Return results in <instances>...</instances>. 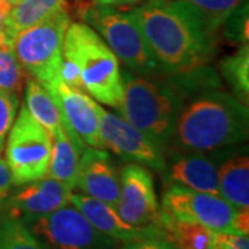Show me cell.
I'll list each match as a JSON object with an SVG mask.
<instances>
[{
    "label": "cell",
    "instance_id": "obj_1",
    "mask_svg": "<svg viewBox=\"0 0 249 249\" xmlns=\"http://www.w3.org/2000/svg\"><path fill=\"white\" fill-rule=\"evenodd\" d=\"M130 13L162 73L193 71L212 60L216 35L184 1L148 0Z\"/></svg>",
    "mask_w": 249,
    "mask_h": 249
},
{
    "label": "cell",
    "instance_id": "obj_2",
    "mask_svg": "<svg viewBox=\"0 0 249 249\" xmlns=\"http://www.w3.org/2000/svg\"><path fill=\"white\" fill-rule=\"evenodd\" d=\"M248 106L220 90L190 98L178 118L172 145L178 151H217L248 139Z\"/></svg>",
    "mask_w": 249,
    "mask_h": 249
},
{
    "label": "cell",
    "instance_id": "obj_3",
    "mask_svg": "<svg viewBox=\"0 0 249 249\" xmlns=\"http://www.w3.org/2000/svg\"><path fill=\"white\" fill-rule=\"evenodd\" d=\"M122 82L124 96L119 107L122 118L160 148H166L172 142L187 97L169 75L165 78L140 76L124 70Z\"/></svg>",
    "mask_w": 249,
    "mask_h": 249
},
{
    "label": "cell",
    "instance_id": "obj_4",
    "mask_svg": "<svg viewBox=\"0 0 249 249\" xmlns=\"http://www.w3.org/2000/svg\"><path fill=\"white\" fill-rule=\"evenodd\" d=\"M62 58L76 65L83 91L98 103L119 109L124 96L119 60L93 28L70 22L62 40Z\"/></svg>",
    "mask_w": 249,
    "mask_h": 249
},
{
    "label": "cell",
    "instance_id": "obj_5",
    "mask_svg": "<svg viewBox=\"0 0 249 249\" xmlns=\"http://www.w3.org/2000/svg\"><path fill=\"white\" fill-rule=\"evenodd\" d=\"M79 16L104 39L129 71L140 76L162 73L130 11L124 13L114 6L93 3L83 6Z\"/></svg>",
    "mask_w": 249,
    "mask_h": 249
},
{
    "label": "cell",
    "instance_id": "obj_6",
    "mask_svg": "<svg viewBox=\"0 0 249 249\" xmlns=\"http://www.w3.org/2000/svg\"><path fill=\"white\" fill-rule=\"evenodd\" d=\"M70 22L68 10H61L21 31L11 46L29 78L39 82L46 90L60 82L62 40Z\"/></svg>",
    "mask_w": 249,
    "mask_h": 249
},
{
    "label": "cell",
    "instance_id": "obj_7",
    "mask_svg": "<svg viewBox=\"0 0 249 249\" xmlns=\"http://www.w3.org/2000/svg\"><path fill=\"white\" fill-rule=\"evenodd\" d=\"M7 136L6 163L13 184L19 187L46 178L53 140L25 107L19 109Z\"/></svg>",
    "mask_w": 249,
    "mask_h": 249
},
{
    "label": "cell",
    "instance_id": "obj_8",
    "mask_svg": "<svg viewBox=\"0 0 249 249\" xmlns=\"http://www.w3.org/2000/svg\"><path fill=\"white\" fill-rule=\"evenodd\" d=\"M25 226L46 249H111L116 245L114 238L98 231L68 205Z\"/></svg>",
    "mask_w": 249,
    "mask_h": 249
},
{
    "label": "cell",
    "instance_id": "obj_9",
    "mask_svg": "<svg viewBox=\"0 0 249 249\" xmlns=\"http://www.w3.org/2000/svg\"><path fill=\"white\" fill-rule=\"evenodd\" d=\"M238 209L222 196L194 191L180 184H172L162 196L160 214L180 220L202 224L213 231H234Z\"/></svg>",
    "mask_w": 249,
    "mask_h": 249
},
{
    "label": "cell",
    "instance_id": "obj_10",
    "mask_svg": "<svg viewBox=\"0 0 249 249\" xmlns=\"http://www.w3.org/2000/svg\"><path fill=\"white\" fill-rule=\"evenodd\" d=\"M100 112V139L108 148L126 162H133L151 168L160 173L166 170L163 150L160 148L139 129L126 122L124 118L109 112L103 107Z\"/></svg>",
    "mask_w": 249,
    "mask_h": 249
},
{
    "label": "cell",
    "instance_id": "obj_11",
    "mask_svg": "<svg viewBox=\"0 0 249 249\" xmlns=\"http://www.w3.org/2000/svg\"><path fill=\"white\" fill-rule=\"evenodd\" d=\"M47 91L68 124L67 136L76 151H83L85 144L104 150L100 139V104L86 91L71 88L61 80Z\"/></svg>",
    "mask_w": 249,
    "mask_h": 249
},
{
    "label": "cell",
    "instance_id": "obj_12",
    "mask_svg": "<svg viewBox=\"0 0 249 249\" xmlns=\"http://www.w3.org/2000/svg\"><path fill=\"white\" fill-rule=\"evenodd\" d=\"M121 191L116 212L136 227L160 226V206L152 173L139 163H127L119 172Z\"/></svg>",
    "mask_w": 249,
    "mask_h": 249
},
{
    "label": "cell",
    "instance_id": "obj_13",
    "mask_svg": "<svg viewBox=\"0 0 249 249\" xmlns=\"http://www.w3.org/2000/svg\"><path fill=\"white\" fill-rule=\"evenodd\" d=\"M71 188L58 180L43 178L10 193L1 212L16 217L24 224L52 213L70 204Z\"/></svg>",
    "mask_w": 249,
    "mask_h": 249
},
{
    "label": "cell",
    "instance_id": "obj_14",
    "mask_svg": "<svg viewBox=\"0 0 249 249\" xmlns=\"http://www.w3.org/2000/svg\"><path fill=\"white\" fill-rule=\"evenodd\" d=\"M76 187L83 196L96 198L116 208L121 191V178L115 162L106 150L89 147L82 151Z\"/></svg>",
    "mask_w": 249,
    "mask_h": 249
},
{
    "label": "cell",
    "instance_id": "obj_15",
    "mask_svg": "<svg viewBox=\"0 0 249 249\" xmlns=\"http://www.w3.org/2000/svg\"><path fill=\"white\" fill-rule=\"evenodd\" d=\"M222 154L220 150L214 155H211V151L175 150L170 155V163H166L165 173L168 175V181L170 184H180L194 191L219 196L217 158Z\"/></svg>",
    "mask_w": 249,
    "mask_h": 249
},
{
    "label": "cell",
    "instance_id": "obj_16",
    "mask_svg": "<svg viewBox=\"0 0 249 249\" xmlns=\"http://www.w3.org/2000/svg\"><path fill=\"white\" fill-rule=\"evenodd\" d=\"M70 204L73 205V208H76L98 231L114 238L115 241L130 242V241L144 240V238H154V237L165 238L160 226H147V227L132 226L124 222L118 214L115 208L109 206L106 202H101L96 198L71 193Z\"/></svg>",
    "mask_w": 249,
    "mask_h": 249
},
{
    "label": "cell",
    "instance_id": "obj_17",
    "mask_svg": "<svg viewBox=\"0 0 249 249\" xmlns=\"http://www.w3.org/2000/svg\"><path fill=\"white\" fill-rule=\"evenodd\" d=\"M219 196L235 209L249 208V160L245 154H227L217 169Z\"/></svg>",
    "mask_w": 249,
    "mask_h": 249
},
{
    "label": "cell",
    "instance_id": "obj_18",
    "mask_svg": "<svg viewBox=\"0 0 249 249\" xmlns=\"http://www.w3.org/2000/svg\"><path fill=\"white\" fill-rule=\"evenodd\" d=\"M61 10H68L67 0H21L13 7L9 21L1 31L6 46H13L16 36Z\"/></svg>",
    "mask_w": 249,
    "mask_h": 249
},
{
    "label": "cell",
    "instance_id": "obj_19",
    "mask_svg": "<svg viewBox=\"0 0 249 249\" xmlns=\"http://www.w3.org/2000/svg\"><path fill=\"white\" fill-rule=\"evenodd\" d=\"M52 154L46 178L58 180L68 188H76L79 152L60 126L52 137Z\"/></svg>",
    "mask_w": 249,
    "mask_h": 249
},
{
    "label": "cell",
    "instance_id": "obj_20",
    "mask_svg": "<svg viewBox=\"0 0 249 249\" xmlns=\"http://www.w3.org/2000/svg\"><path fill=\"white\" fill-rule=\"evenodd\" d=\"M160 226L165 238L178 249H211L214 231L202 224L180 222L160 214Z\"/></svg>",
    "mask_w": 249,
    "mask_h": 249
},
{
    "label": "cell",
    "instance_id": "obj_21",
    "mask_svg": "<svg viewBox=\"0 0 249 249\" xmlns=\"http://www.w3.org/2000/svg\"><path fill=\"white\" fill-rule=\"evenodd\" d=\"M25 85V108L36 122L45 127L53 137L55 130L61 126L60 109L55 106L50 93L39 82L28 78Z\"/></svg>",
    "mask_w": 249,
    "mask_h": 249
},
{
    "label": "cell",
    "instance_id": "obj_22",
    "mask_svg": "<svg viewBox=\"0 0 249 249\" xmlns=\"http://www.w3.org/2000/svg\"><path fill=\"white\" fill-rule=\"evenodd\" d=\"M220 71L224 79L230 85L234 97L242 104L249 103V46L244 43L240 49L226 57L220 62Z\"/></svg>",
    "mask_w": 249,
    "mask_h": 249
},
{
    "label": "cell",
    "instance_id": "obj_23",
    "mask_svg": "<svg viewBox=\"0 0 249 249\" xmlns=\"http://www.w3.org/2000/svg\"><path fill=\"white\" fill-rule=\"evenodd\" d=\"M188 4L202 19L205 27L217 35L224 21L235 10L245 3V0H181Z\"/></svg>",
    "mask_w": 249,
    "mask_h": 249
},
{
    "label": "cell",
    "instance_id": "obj_24",
    "mask_svg": "<svg viewBox=\"0 0 249 249\" xmlns=\"http://www.w3.org/2000/svg\"><path fill=\"white\" fill-rule=\"evenodd\" d=\"M0 249H46L24 223L0 212Z\"/></svg>",
    "mask_w": 249,
    "mask_h": 249
},
{
    "label": "cell",
    "instance_id": "obj_25",
    "mask_svg": "<svg viewBox=\"0 0 249 249\" xmlns=\"http://www.w3.org/2000/svg\"><path fill=\"white\" fill-rule=\"evenodd\" d=\"M29 75L22 68L11 46H0V90L22 94Z\"/></svg>",
    "mask_w": 249,
    "mask_h": 249
},
{
    "label": "cell",
    "instance_id": "obj_26",
    "mask_svg": "<svg viewBox=\"0 0 249 249\" xmlns=\"http://www.w3.org/2000/svg\"><path fill=\"white\" fill-rule=\"evenodd\" d=\"M223 35L230 43H248V3L245 1L242 6L232 13L222 25Z\"/></svg>",
    "mask_w": 249,
    "mask_h": 249
},
{
    "label": "cell",
    "instance_id": "obj_27",
    "mask_svg": "<svg viewBox=\"0 0 249 249\" xmlns=\"http://www.w3.org/2000/svg\"><path fill=\"white\" fill-rule=\"evenodd\" d=\"M19 97L14 93L0 90V154L3 152L6 139L17 115Z\"/></svg>",
    "mask_w": 249,
    "mask_h": 249
},
{
    "label": "cell",
    "instance_id": "obj_28",
    "mask_svg": "<svg viewBox=\"0 0 249 249\" xmlns=\"http://www.w3.org/2000/svg\"><path fill=\"white\" fill-rule=\"evenodd\" d=\"M211 249H249L248 235L232 231H214Z\"/></svg>",
    "mask_w": 249,
    "mask_h": 249
},
{
    "label": "cell",
    "instance_id": "obj_29",
    "mask_svg": "<svg viewBox=\"0 0 249 249\" xmlns=\"http://www.w3.org/2000/svg\"><path fill=\"white\" fill-rule=\"evenodd\" d=\"M122 249H178L172 242L162 238V237H154V238H144V240L130 241L124 242Z\"/></svg>",
    "mask_w": 249,
    "mask_h": 249
},
{
    "label": "cell",
    "instance_id": "obj_30",
    "mask_svg": "<svg viewBox=\"0 0 249 249\" xmlns=\"http://www.w3.org/2000/svg\"><path fill=\"white\" fill-rule=\"evenodd\" d=\"M13 178L10 173L9 166L6 163V160L0 158V212L3 209V204L10 196L11 190H13Z\"/></svg>",
    "mask_w": 249,
    "mask_h": 249
},
{
    "label": "cell",
    "instance_id": "obj_31",
    "mask_svg": "<svg viewBox=\"0 0 249 249\" xmlns=\"http://www.w3.org/2000/svg\"><path fill=\"white\" fill-rule=\"evenodd\" d=\"M13 4L7 0H0V29L6 27L7 21H9L10 14L13 11Z\"/></svg>",
    "mask_w": 249,
    "mask_h": 249
},
{
    "label": "cell",
    "instance_id": "obj_32",
    "mask_svg": "<svg viewBox=\"0 0 249 249\" xmlns=\"http://www.w3.org/2000/svg\"><path fill=\"white\" fill-rule=\"evenodd\" d=\"M140 1L142 0H93L94 4H106V6H132Z\"/></svg>",
    "mask_w": 249,
    "mask_h": 249
},
{
    "label": "cell",
    "instance_id": "obj_33",
    "mask_svg": "<svg viewBox=\"0 0 249 249\" xmlns=\"http://www.w3.org/2000/svg\"><path fill=\"white\" fill-rule=\"evenodd\" d=\"M0 46H6V43H4V36L1 34V31H0Z\"/></svg>",
    "mask_w": 249,
    "mask_h": 249
},
{
    "label": "cell",
    "instance_id": "obj_34",
    "mask_svg": "<svg viewBox=\"0 0 249 249\" xmlns=\"http://www.w3.org/2000/svg\"><path fill=\"white\" fill-rule=\"evenodd\" d=\"M7 1H10V3H11L13 6H16V4H18V3H19L21 0H7Z\"/></svg>",
    "mask_w": 249,
    "mask_h": 249
},
{
    "label": "cell",
    "instance_id": "obj_35",
    "mask_svg": "<svg viewBox=\"0 0 249 249\" xmlns=\"http://www.w3.org/2000/svg\"><path fill=\"white\" fill-rule=\"evenodd\" d=\"M91 1H93V0H91Z\"/></svg>",
    "mask_w": 249,
    "mask_h": 249
}]
</instances>
